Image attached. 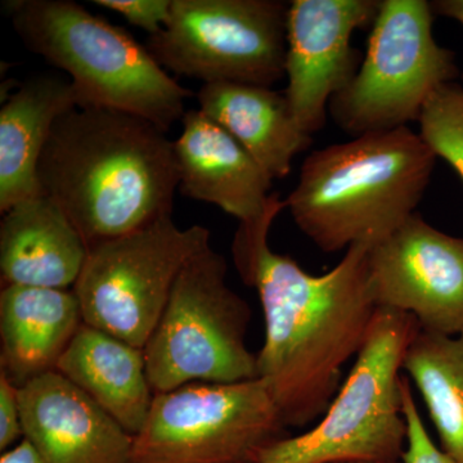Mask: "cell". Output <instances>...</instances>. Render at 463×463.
<instances>
[{
  "instance_id": "6da1fadb",
  "label": "cell",
  "mask_w": 463,
  "mask_h": 463,
  "mask_svg": "<svg viewBox=\"0 0 463 463\" xmlns=\"http://www.w3.org/2000/svg\"><path fill=\"white\" fill-rule=\"evenodd\" d=\"M286 201L273 194L260 218L240 223L232 243L241 279L258 291L265 322L258 353L259 379L267 383L285 425L319 419L339 392L341 370L361 352L379 310L371 282L370 243H355L322 276L274 252L268 234Z\"/></svg>"
},
{
  "instance_id": "7a4b0ae2",
  "label": "cell",
  "mask_w": 463,
  "mask_h": 463,
  "mask_svg": "<svg viewBox=\"0 0 463 463\" xmlns=\"http://www.w3.org/2000/svg\"><path fill=\"white\" fill-rule=\"evenodd\" d=\"M38 181L88 249L172 215L179 187L166 133L141 116L99 108H76L58 118Z\"/></svg>"
},
{
  "instance_id": "3957f363",
  "label": "cell",
  "mask_w": 463,
  "mask_h": 463,
  "mask_svg": "<svg viewBox=\"0 0 463 463\" xmlns=\"http://www.w3.org/2000/svg\"><path fill=\"white\" fill-rule=\"evenodd\" d=\"M437 158L408 127L315 149L286 209L326 254L376 245L416 213Z\"/></svg>"
},
{
  "instance_id": "277c9868",
  "label": "cell",
  "mask_w": 463,
  "mask_h": 463,
  "mask_svg": "<svg viewBox=\"0 0 463 463\" xmlns=\"http://www.w3.org/2000/svg\"><path fill=\"white\" fill-rule=\"evenodd\" d=\"M24 45L70 76L79 108L141 116L167 133L183 120L185 90L123 27L71 0L5 2Z\"/></svg>"
},
{
  "instance_id": "5b68a950",
  "label": "cell",
  "mask_w": 463,
  "mask_h": 463,
  "mask_svg": "<svg viewBox=\"0 0 463 463\" xmlns=\"http://www.w3.org/2000/svg\"><path fill=\"white\" fill-rule=\"evenodd\" d=\"M419 328L407 313L381 307L344 385L312 430L276 441L259 463L402 461L407 422L402 364Z\"/></svg>"
},
{
  "instance_id": "8992f818",
  "label": "cell",
  "mask_w": 463,
  "mask_h": 463,
  "mask_svg": "<svg viewBox=\"0 0 463 463\" xmlns=\"http://www.w3.org/2000/svg\"><path fill=\"white\" fill-rule=\"evenodd\" d=\"M250 319L248 301L227 285L223 255L209 248L191 259L143 349L155 394L258 379V354L246 344Z\"/></svg>"
},
{
  "instance_id": "52a82bcc",
  "label": "cell",
  "mask_w": 463,
  "mask_h": 463,
  "mask_svg": "<svg viewBox=\"0 0 463 463\" xmlns=\"http://www.w3.org/2000/svg\"><path fill=\"white\" fill-rule=\"evenodd\" d=\"M432 20L426 0H381L367 54L328 106L343 132L355 138L408 127L439 87L455 81V53L435 41Z\"/></svg>"
},
{
  "instance_id": "ba28073f",
  "label": "cell",
  "mask_w": 463,
  "mask_h": 463,
  "mask_svg": "<svg viewBox=\"0 0 463 463\" xmlns=\"http://www.w3.org/2000/svg\"><path fill=\"white\" fill-rule=\"evenodd\" d=\"M279 407L261 379L194 383L157 392L134 437L132 463H259L288 438Z\"/></svg>"
},
{
  "instance_id": "9c48e42d",
  "label": "cell",
  "mask_w": 463,
  "mask_h": 463,
  "mask_svg": "<svg viewBox=\"0 0 463 463\" xmlns=\"http://www.w3.org/2000/svg\"><path fill=\"white\" fill-rule=\"evenodd\" d=\"M203 225L181 230L172 215L93 246L74 289L85 325L145 349L184 265L212 248Z\"/></svg>"
},
{
  "instance_id": "30bf717a",
  "label": "cell",
  "mask_w": 463,
  "mask_h": 463,
  "mask_svg": "<svg viewBox=\"0 0 463 463\" xmlns=\"http://www.w3.org/2000/svg\"><path fill=\"white\" fill-rule=\"evenodd\" d=\"M288 7L281 0H173L146 47L164 69L203 84L272 87L285 76Z\"/></svg>"
},
{
  "instance_id": "8fae6325",
  "label": "cell",
  "mask_w": 463,
  "mask_h": 463,
  "mask_svg": "<svg viewBox=\"0 0 463 463\" xmlns=\"http://www.w3.org/2000/svg\"><path fill=\"white\" fill-rule=\"evenodd\" d=\"M370 274L379 307L412 316L421 330L463 332V239L414 213L371 248Z\"/></svg>"
},
{
  "instance_id": "7c38bea8",
  "label": "cell",
  "mask_w": 463,
  "mask_h": 463,
  "mask_svg": "<svg viewBox=\"0 0 463 463\" xmlns=\"http://www.w3.org/2000/svg\"><path fill=\"white\" fill-rule=\"evenodd\" d=\"M381 0H294L288 14L285 97L309 136L326 124L331 99L352 81L362 58L353 33L373 25Z\"/></svg>"
},
{
  "instance_id": "4fadbf2b",
  "label": "cell",
  "mask_w": 463,
  "mask_h": 463,
  "mask_svg": "<svg viewBox=\"0 0 463 463\" xmlns=\"http://www.w3.org/2000/svg\"><path fill=\"white\" fill-rule=\"evenodd\" d=\"M24 439L44 463H132L134 437L57 371L18 386Z\"/></svg>"
},
{
  "instance_id": "5bb4252c",
  "label": "cell",
  "mask_w": 463,
  "mask_h": 463,
  "mask_svg": "<svg viewBox=\"0 0 463 463\" xmlns=\"http://www.w3.org/2000/svg\"><path fill=\"white\" fill-rule=\"evenodd\" d=\"M174 142L179 191L185 197L221 207L248 223L260 218L272 201V179L222 125L190 109Z\"/></svg>"
},
{
  "instance_id": "9a60e30c",
  "label": "cell",
  "mask_w": 463,
  "mask_h": 463,
  "mask_svg": "<svg viewBox=\"0 0 463 463\" xmlns=\"http://www.w3.org/2000/svg\"><path fill=\"white\" fill-rule=\"evenodd\" d=\"M3 215V285L74 288L90 249L63 210L42 194L17 203Z\"/></svg>"
},
{
  "instance_id": "2e32d148",
  "label": "cell",
  "mask_w": 463,
  "mask_h": 463,
  "mask_svg": "<svg viewBox=\"0 0 463 463\" xmlns=\"http://www.w3.org/2000/svg\"><path fill=\"white\" fill-rule=\"evenodd\" d=\"M83 323L74 291L5 286L0 294L3 373L21 386L56 371Z\"/></svg>"
},
{
  "instance_id": "e0dca14e",
  "label": "cell",
  "mask_w": 463,
  "mask_h": 463,
  "mask_svg": "<svg viewBox=\"0 0 463 463\" xmlns=\"http://www.w3.org/2000/svg\"><path fill=\"white\" fill-rule=\"evenodd\" d=\"M79 108L71 81L38 75L21 85L0 109V212L42 196L38 165L61 116Z\"/></svg>"
},
{
  "instance_id": "ac0fdd59",
  "label": "cell",
  "mask_w": 463,
  "mask_h": 463,
  "mask_svg": "<svg viewBox=\"0 0 463 463\" xmlns=\"http://www.w3.org/2000/svg\"><path fill=\"white\" fill-rule=\"evenodd\" d=\"M56 371L83 390L130 435L136 437L141 431L155 397L145 350L83 323Z\"/></svg>"
},
{
  "instance_id": "d6986e66",
  "label": "cell",
  "mask_w": 463,
  "mask_h": 463,
  "mask_svg": "<svg viewBox=\"0 0 463 463\" xmlns=\"http://www.w3.org/2000/svg\"><path fill=\"white\" fill-rule=\"evenodd\" d=\"M197 100L201 111L231 133L272 181L286 178L295 156L313 143L295 121L285 94L272 87L203 84Z\"/></svg>"
},
{
  "instance_id": "ffe728a7",
  "label": "cell",
  "mask_w": 463,
  "mask_h": 463,
  "mask_svg": "<svg viewBox=\"0 0 463 463\" xmlns=\"http://www.w3.org/2000/svg\"><path fill=\"white\" fill-rule=\"evenodd\" d=\"M402 368L421 394L441 449L463 463V332L449 336L417 328Z\"/></svg>"
},
{
  "instance_id": "44dd1931",
  "label": "cell",
  "mask_w": 463,
  "mask_h": 463,
  "mask_svg": "<svg viewBox=\"0 0 463 463\" xmlns=\"http://www.w3.org/2000/svg\"><path fill=\"white\" fill-rule=\"evenodd\" d=\"M419 124L422 141L463 181V85L452 81L439 87L426 100Z\"/></svg>"
},
{
  "instance_id": "7402d4cb",
  "label": "cell",
  "mask_w": 463,
  "mask_h": 463,
  "mask_svg": "<svg viewBox=\"0 0 463 463\" xmlns=\"http://www.w3.org/2000/svg\"><path fill=\"white\" fill-rule=\"evenodd\" d=\"M402 402L403 414L407 422V447L404 448L402 462L403 463H458L439 449L426 431L421 414L413 398L412 389L408 377L402 380Z\"/></svg>"
},
{
  "instance_id": "603a6c76",
  "label": "cell",
  "mask_w": 463,
  "mask_h": 463,
  "mask_svg": "<svg viewBox=\"0 0 463 463\" xmlns=\"http://www.w3.org/2000/svg\"><path fill=\"white\" fill-rule=\"evenodd\" d=\"M173 0H94V5L121 14L130 25L149 36L160 33L172 11Z\"/></svg>"
},
{
  "instance_id": "cb8c5ba5",
  "label": "cell",
  "mask_w": 463,
  "mask_h": 463,
  "mask_svg": "<svg viewBox=\"0 0 463 463\" xmlns=\"http://www.w3.org/2000/svg\"><path fill=\"white\" fill-rule=\"evenodd\" d=\"M24 438L21 422L20 403H18V386L7 374L0 373V450H9L20 439Z\"/></svg>"
},
{
  "instance_id": "d4e9b609",
  "label": "cell",
  "mask_w": 463,
  "mask_h": 463,
  "mask_svg": "<svg viewBox=\"0 0 463 463\" xmlns=\"http://www.w3.org/2000/svg\"><path fill=\"white\" fill-rule=\"evenodd\" d=\"M0 463H44L32 444L23 439L0 457Z\"/></svg>"
},
{
  "instance_id": "484cf974",
  "label": "cell",
  "mask_w": 463,
  "mask_h": 463,
  "mask_svg": "<svg viewBox=\"0 0 463 463\" xmlns=\"http://www.w3.org/2000/svg\"><path fill=\"white\" fill-rule=\"evenodd\" d=\"M431 8L434 14L452 18L463 27V0H435L431 2Z\"/></svg>"
},
{
  "instance_id": "4316f807",
  "label": "cell",
  "mask_w": 463,
  "mask_h": 463,
  "mask_svg": "<svg viewBox=\"0 0 463 463\" xmlns=\"http://www.w3.org/2000/svg\"><path fill=\"white\" fill-rule=\"evenodd\" d=\"M331 463H403V462H402V461H398V462L341 461V462H331Z\"/></svg>"
}]
</instances>
